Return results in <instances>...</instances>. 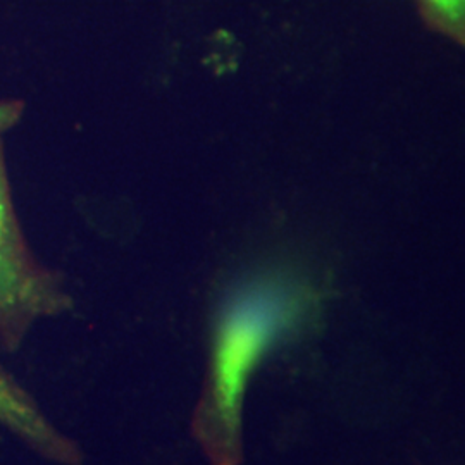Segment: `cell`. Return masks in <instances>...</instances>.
Here are the masks:
<instances>
[{"instance_id": "cell-3", "label": "cell", "mask_w": 465, "mask_h": 465, "mask_svg": "<svg viewBox=\"0 0 465 465\" xmlns=\"http://www.w3.org/2000/svg\"><path fill=\"white\" fill-rule=\"evenodd\" d=\"M0 424L55 464L80 465L84 462V450L80 445L54 426L34 397L2 366Z\"/></svg>"}, {"instance_id": "cell-1", "label": "cell", "mask_w": 465, "mask_h": 465, "mask_svg": "<svg viewBox=\"0 0 465 465\" xmlns=\"http://www.w3.org/2000/svg\"><path fill=\"white\" fill-rule=\"evenodd\" d=\"M293 311L290 295L280 286L262 284L242 293L223 317L192 420L193 436L211 465L240 464L250 367L284 330Z\"/></svg>"}, {"instance_id": "cell-4", "label": "cell", "mask_w": 465, "mask_h": 465, "mask_svg": "<svg viewBox=\"0 0 465 465\" xmlns=\"http://www.w3.org/2000/svg\"><path fill=\"white\" fill-rule=\"evenodd\" d=\"M432 19L465 44V0H422Z\"/></svg>"}, {"instance_id": "cell-2", "label": "cell", "mask_w": 465, "mask_h": 465, "mask_svg": "<svg viewBox=\"0 0 465 465\" xmlns=\"http://www.w3.org/2000/svg\"><path fill=\"white\" fill-rule=\"evenodd\" d=\"M71 307L63 282L38 266L23 243L0 159V334L16 345L35 321Z\"/></svg>"}, {"instance_id": "cell-5", "label": "cell", "mask_w": 465, "mask_h": 465, "mask_svg": "<svg viewBox=\"0 0 465 465\" xmlns=\"http://www.w3.org/2000/svg\"><path fill=\"white\" fill-rule=\"evenodd\" d=\"M21 111L23 107L17 102H2L0 104V132H5L16 124L21 117Z\"/></svg>"}]
</instances>
